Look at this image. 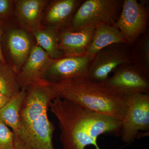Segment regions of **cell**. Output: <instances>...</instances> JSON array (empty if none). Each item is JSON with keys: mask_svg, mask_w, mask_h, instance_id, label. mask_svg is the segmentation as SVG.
Here are the masks:
<instances>
[{"mask_svg": "<svg viewBox=\"0 0 149 149\" xmlns=\"http://www.w3.org/2000/svg\"><path fill=\"white\" fill-rule=\"evenodd\" d=\"M49 108L58 120L63 149H86L97 144L103 134L120 136L121 122L98 114L60 97L52 101Z\"/></svg>", "mask_w": 149, "mask_h": 149, "instance_id": "6da1fadb", "label": "cell"}, {"mask_svg": "<svg viewBox=\"0 0 149 149\" xmlns=\"http://www.w3.org/2000/svg\"><path fill=\"white\" fill-rule=\"evenodd\" d=\"M58 97V92L44 81L26 88L19 126L13 132L15 149H55L53 137L55 127L48 112L51 102Z\"/></svg>", "mask_w": 149, "mask_h": 149, "instance_id": "7a4b0ae2", "label": "cell"}, {"mask_svg": "<svg viewBox=\"0 0 149 149\" xmlns=\"http://www.w3.org/2000/svg\"><path fill=\"white\" fill-rule=\"evenodd\" d=\"M51 84L60 97L90 111L121 122L127 113L128 103L126 96L106 83L79 77Z\"/></svg>", "mask_w": 149, "mask_h": 149, "instance_id": "3957f363", "label": "cell"}, {"mask_svg": "<svg viewBox=\"0 0 149 149\" xmlns=\"http://www.w3.org/2000/svg\"><path fill=\"white\" fill-rule=\"evenodd\" d=\"M123 0H85L77 9L68 29L77 31L101 24L114 25Z\"/></svg>", "mask_w": 149, "mask_h": 149, "instance_id": "277c9868", "label": "cell"}, {"mask_svg": "<svg viewBox=\"0 0 149 149\" xmlns=\"http://www.w3.org/2000/svg\"><path fill=\"white\" fill-rule=\"evenodd\" d=\"M149 17V1L123 0L120 15L114 25L130 46L148 32Z\"/></svg>", "mask_w": 149, "mask_h": 149, "instance_id": "5b68a950", "label": "cell"}, {"mask_svg": "<svg viewBox=\"0 0 149 149\" xmlns=\"http://www.w3.org/2000/svg\"><path fill=\"white\" fill-rule=\"evenodd\" d=\"M128 108L121 121V140L126 144L133 143L140 131L149 130V94L137 93L126 96Z\"/></svg>", "mask_w": 149, "mask_h": 149, "instance_id": "8992f818", "label": "cell"}, {"mask_svg": "<svg viewBox=\"0 0 149 149\" xmlns=\"http://www.w3.org/2000/svg\"><path fill=\"white\" fill-rule=\"evenodd\" d=\"M130 46L118 43L104 48L95 55L89 68L88 77L100 83H105L111 72L122 65L132 63Z\"/></svg>", "mask_w": 149, "mask_h": 149, "instance_id": "52a82bcc", "label": "cell"}, {"mask_svg": "<svg viewBox=\"0 0 149 149\" xmlns=\"http://www.w3.org/2000/svg\"><path fill=\"white\" fill-rule=\"evenodd\" d=\"M93 57L87 55L50 58L43 70L41 80L52 84L70 78L88 77Z\"/></svg>", "mask_w": 149, "mask_h": 149, "instance_id": "ba28073f", "label": "cell"}, {"mask_svg": "<svg viewBox=\"0 0 149 149\" xmlns=\"http://www.w3.org/2000/svg\"><path fill=\"white\" fill-rule=\"evenodd\" d=\"M112 72L104 83L122 95L149 94V79L132 63L120 65Z\"/></svg>", "mask_w": 149, "mask_h": 149, "instance_id": "9c48e42d", "label": "cell"}, {"mask_svg": "<svg viewBox=\"0 0 149 149\" xmlns=\"http://www.w3.org/2000/svg\"><path fill=\"white\" fill-rule=\"evenodd\" d=\"M83 0L49 1L43 14L42 24L59 30L69 27L72 17Z\"/></svg>", "mask_w": 149, "mask_h": 149, "instance_id": "30bf717a", "label": "cell"}, {"mask_svg": "<svg viewBox=\"0 0 149 149\" xmlns=\"http://www.w3.org/2000/svg\"><path fill=\"white\" fill-rule=\"evenodd\" d=\"M95 28L88 27L77 31L66 28L61 31L58 47L63 57L85 55L93 41Z\"/></svg>", "mask_w": 149, "mask_h": 149, "instance_id": "8fae6325", "label": "cell"}, {"mask_svg": "<svg viewBox=\"0 0 149 149\" xmlns=\"http://www.w3.org/2000/svg\"><path fill=\"white\" fill-rule=\"evenodd\" d=\"M6 44L10 65L18 73L27 60L34 45L29 33L24 29H13L7 34Z\"/></svg>", "mask_w": 149, "mask_h": 149, "instance_id": "7c38bea8", "label": "cell"}, {"mask_svg": "<svg viewBox=\"0 0 149 149\" xmlns=\"http://www.w3.org/2000/svg\"><path fill=\"white\" fill-rule=\"evenodd\" d=\"M48 0L13 1L15 14L22 27L29 33L43 28V14Z\"/></svg>", "mask_w": 149, "mask_h": 149, "instance_id": "4fadbf2b", "label": "cell"}, {"mask_svg": "<svg viewBox=\"0 0 149 149\" xmlns=\"http://www.w3.org/2000/svg\"><path fill=\"white\" fill-rule=\"evenodd\" d=\"M49 56L37 45H34L27 60L17 73V80L21 88L42 81L41 76Z\"/></svg>", "mask_w": 149, "mask_h": 149, "instance_id": "5bb4252c", "label": "cell"}, {"mask_svg": "<svg viewBox=\"0 0 149 149\" xmlns=\"http://www.w3.org/2000/svg\"><path fill=\"white\" fill-rule=\"evenodd\" d=\"M118 43L127 42L117 27L109 24L99 25L95 28L93 41L85 55L94 57L98 52L104 48Z\"/></svg>", "mask_w": 149, "mask_h": 149, "instance_id": "9a60e30c", "label": "cell"}, {"mask_svg": "<svg viewBox=\"0 0 149 149\" xmlns=\"http://www.w3.org/2000/svg\"><path fill=\"white\" fill-rule=\"evenodd\" d=\"M26 95V88H21L18 94L10 97L0 109V123L10 127L13 132L19 127L20 111Z\"/></svg>", "mask_w": 149, "mask_h": 149, "instance_id": "2e32d148", "label": "cell"}, {"mask_svg": "<svg viewBox=\"0 0 149 149\" xmlns=\"http://www.w3.org/2000/svg\"><path fill=\"white\" fill-rule=\"evenodd\" d=\"M60 30L49 27H44L32 33L37 45L49 56L50 58L63 57V54L59 49L58 45Z\"/></svg>", "mask_w": 149, "mask_h": 149, "instance_id": "e0dca14e", "label": "cell"}, {"mask_svg": "<svg viewBox=\"0 0 149 149\" xmlns=\"http://www.w3.org/2000/svg\"><path fill=\"white\" fill-rule=\"evenodd\" d=\"M131 63L149 79V34L141 35L130 46Z\"/></svg>", "mask_w": 149, "mask_h": 149, "instance_id": "ac0fdd59", "label": "cell"}, {"mask_svg": "<svg viewBox=\"0 0 149 149\" xmlns=\"http://www.w3.org/2000/svg\"><path fill=\"white\" fill-rule=\"evenodd\" d=\"M17 75L9 64L0 61V92L9 98L18 94L21 88Z\"/></svg>", "mask_w": 149, "mask_h": 149, "instance_id": "d6986e66", "label": "cell"}, {"mask_svg": "<svg viewBox=\"0 0 149 149\" xmlns=\"http://www.w3.org/2000/svg\"><path fill=\"white\" fill-rule=\"evenodd\" d=\"M0 149H15L13 132L1 123H0Z\"/></svg>", "mask_w": 149, "mask_h": 149, "instance_id": "ffe728a7", "label": "cell"}, {"mask_svg": "<svg viewBox=\"0 0 149 149\" xmlns=\"http://www.w3.org/2000/svg\"><path fill=\"white\" fill-rule=\"evenodd\" d=\"M13 1L10 0H0V17L4 18L10 12Z\"/></svg>", "mask_w": 149, "mask_h": 149, "instance_id": "44dd1931", "label": "cell"}, {"mask_svg": "<svg viewBox=\"0 0 149 149\" xmlns=\"http://www.w3.org/2000/svg\"><path fill=\"white\" fill-rule=\"evenodd\" d=\"M3 19L4 18L0 17V61L6 62L1 47L2 37L3 34Z\"/></svg>", "mask_w": 149, "mask_h": 149, "instance_id": "7402d4cb", "label": "cell"}, {"mask_svg": "<svg viewBox=\"0 0 149 149\" xmlns=\"http://www.w3.org/2000/svg\"><path fill=\"white\" fill-rule=\"evenodd\" d=\"M10 99V98L0 92V109L7 103Z\"/></svg>", "mask_w": 149, "mask_h": 149, "instance_id": "603a6c76", "label": "cell"}]
</instances>
